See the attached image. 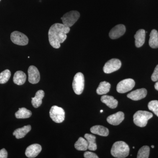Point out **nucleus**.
Here are the masks:
<instances>
[{
  "mask_svg": "<svg viewBox=\"0 0 158 158\" xmlns=\"http://www.w3.org/2000/svg\"><path fill=\"white\" fill-rule=\"evenodd\" d=\"M85 88V78L81 73H78L74 77L73 88L75 93L78 95L81 94Z\"/></svg>",
  "mask_w": 158,
  "mask_h": 158,
  "instance_id": "4",
  "label": "nucleus"
},
{
  "mask_svg": "<svg viewBox=\"0 0 158 158\" xmlns=\"http://www.w3.org/2000/svg\"><path fill=\"white\" fill-rule=\"evenodd\" d=\"M111 85L107 82H101L98 88L97 89L96 92L99 95L106 94L110 91Z\"/></svg>",
  "mask_w": 158,
  "mask_h": 158,
  "instance_id": "22",
  "label": "nucleus"
},
{
  "mask_svg": "<svg viewBox=\"0 0 158 158\" xmlns=\"http://www.w3.org/2000/svg\"><path fill=\"white\" fill-rule=\"evenodd\" d=\"M121 62L119 59H110L105 64L103 67L105 73H111L118 70L121 67Z\"/></svg>",
  "mask_w": 158,
  "mask_h": 158,
  "instance_id": "8",
  "label": "nucleus"
},
{
  "mask_svg": "<svg viewBox=\"0 0 158 158\" xmlns=\"http://www.w3.org/2000/svg\"><path fill=\"white\" fill-rule=\"evenodd\" d=\"M100 112H101V113H102V112H103V110H101V111H100Z\"/></svg>",
  "mask_w": 158,
  "mask_h": 158,
  "instance_id": "34",
  "label": "nucleus"
},
{
  "mask_svg": "<svg viewBox=\"0 0 158 158\" xmlns=\"http://www.w3.org/2000/svg\"><path fill=\"white\" fill-rule=\"evenodd\" d=\"M32 115V112L25 108H19L18 111L15 113V116L17 118H30Z\"/></svg>",
  "mask_w": 158,
  "mask_h": 158,
  "instance_id": "24",
  "label": "nucleus"
},
{
  "mask_svg": "<svg viewBox=\"0 0 158 158\" xmlns=\"http://www.w3.org/2000/svg\"><path fill=\"white\" fill-rule=\"evenodd\" d=\"M152 117V113L148 111L139 110L133 116L134 122L137 126L144 127L147 124L148 120Z\"/></svg>",
  "mask_w": 158,
  "mask_h": 158,
  "instance_id": "3",
  "label": "nucleus"
},
{
  "mask_svg": "<svg viewBox=\"0 0 158 158\" xmlns=\"http://www.w3.org/2000/svg\"><path fill=\"white\" fill-rule=\"evenodd\" d=\"M88 143L86 139L80 137L75 144V148L79 151H86L88 149Z\"/></svg>",
  "mask_w": 158,
  "mask_h": 158,
  "instance_id": "25",
  "label": "nucleus"
},
{
  "mask_svg": "<svg viewBox=\"0 0 158 158\" xmlns=\"http://www.w3.org/2000/svg\"><path fill=\"white\" fill-rule=\"evenodd\" d=\"M44 96V92L43 90H39L36 93L34 98H32V104L34 108H38L41 106L42 103V99Z\"/></svg>",
  "mask_w": 158,
  "mask_h": 158,
  "instance_id": "18",
  "label": "nucleus"
},
{
  "mask_svg": "<svg viewBox=\"0 0 158 158\" xmlns=\"http://www.w3.org/2000/svg\"><path fill=\"white\" fill-rule=\"evenodd\" d=\"M149 44L152 48H158V32L156 30H153L151 32Z\"/></svg>",
  "mask_w": 158,
  "mask_h": 158,
  "instance_id": "23",
  "label": "nucleus"
},
{
  "mask_svg": "<svg viewBox=\"0 0 158 158\" xmlns=\"http://www.w3.org/2000/svg\"><path fill=\"white\" fill-rule=\"evenodd\" d=\"M130 148L128 144L124 141H118L115 142L112 146L111 153L114 157L124 158L129 154Z\"/></svg>",
  "mask_w": 158,
  "mask_h": 158,
  "instance_id": "2",
  "label": "nucleus"
},
{
  "mask_svg": "<svg viewBox=\"0 0 158 158\" xmlns=\"http://www.w3.org/2000/svg\"><path fill=\"white\" fill-rule=\"evenodd\" d=\"M11 75V72L9 69H6L2 72L0 73V84H4L7 83L10 79Z\"/></svg>",
  "mask_w": 158,
  "mask_h": 158,
  "instance_id": "27",
  "label": "nucleus"
},
{
  "mask_svg": "<svg viewBox=\"0 0 158 158\" xmlns=\"http://www.w3.org/2000/svg\"><path fill=\"white\" fill-rule=\"evenodd\" d=\"M101 100L102 102L111 109H115L118 106V101L113 96L107 95H103L102 97Z\"/></svg>",
  "mask_w": 158,
  "mask_h": 158,
  "instance_id": "16",
  "label": "nucleus"
},
{
  "mask_svg": "<svg viewBox=\"0 0 158 158\" xmlns=\"http://www.w3.org/2000/svg\"><path fill=\"white\" fill-rule=\"evenodd\" d=\"M31 130V125L25 126L23 127L19 128L14 131L13 133V135L15 136L17 139H20L24 138Z\"/></svg>",
  "mask_w": 158,
  "mask_h": 158,
  "instance_id": "19",
  "label": "nucleus"
},
{
  "mask_svg": "<svg viewBox=\"0 0 158 158\" xmlns=\"http://www.w3.org/2000/svg\"><path fill=\"white\" fill-rule=\"evenodd\" d=\"M90 131L94 134L106 137L109 134L108 128L101 125H96L92 127L90 129Z\"/></svg>",
  "mask_w": 158,
  "mask_h": 158,
  "instance_id": "17",
  "label": "nucleus"
},
{
  "mask_svg": "<svg viewBox=\"0 0 158 158\" xmlns=\"http://www.w3.org/2000/svg\"><path fill=\"white\" fill-rule=\"evenodd\" d=\"M126 27L122 24L117 25L110 31L109 36L112 39H118L125 34Z\"/></svg>",
  "mask_w": 158,
  "mask_h": 158,
  "instance_id": "11",
  "label": "nucleus"
},
{
  "mask_svg": "<svg viewBox=\"0 0 158 158\" xmlns=\"http://www.w3.org/2000/svg\"><path fill=\"white\" fill-rule=\"evenodd\" d=\"M84 157L85 158H98V157L94 153L90 152H86L84 153Z\"/></svg>",
  "mask_w": 158,
  "mask_h": 158,
  "instance_id": "30",
  "label": "nucleus"
},
{
  "mask_svg": "<svg viewBox=\"0 0 158 158\" xmlns=\"http://www.w3.org/2000/svg\"><path fill=\"white\" fill-rule=\"evenodd\" d=\"M154 87L156 90L158 91V81H157Z\"/></svg>",
  "mask_w": 158,
  "mask_h": 158,
  "instance_id": "32",
  "label": "nucleus"
},
{
  "mask_svg": "<svg viewBox=\"0 0 158 158\" xmlns=\"http://www.w3.org/2000/svg\"><path fill=\"white\" fill-rule=\"evenodd\" d=\"M133 148H135V147H133Z\"/></svg>",
  "mask_w": 158,
  "mask_h": 158,
  "instance_id": "35",
  "label": "nucleus"
},
{
  "mask_svg": "<svg viewBox=\"0 0 158 158\" xmlns=\"http://www.w3.org/2000/svg\"><path fill=\"white\" fill-rule=\"evenodd\" d=\"M135 83L133 79H125L118 83L116 90L118 93H125L131 90L135 87Z\"/></svg>",
  "mask_w": 158,
  "mask_h": 158,
  "instance_id": "7",
  "label": "nucleus"
},
{
  "mask_svg": "<svg viewBox=\"0 0 158 158\" xmlns=\"http://www.w3.org/2000/svg\"><path fill=\"white\" fill-rule=\"evenodd\" d=\"M0 1H1V0H0Z\"/></svg>",
  "mask_w": 158,
  "mask_h": 158,
  "instance_id": "36",
  "label": "nucleus"
},
{
  "mask_svg": "<svg viewBox=\"0 0 158 158\" xmlns=\"http://www.w3.org/2000/svg\"><path fill=\"white\" fill-rule=\"evenodd\" d=\"M28 81L32 84H36L39 82L40 74L37 67L34 65H31L28 70Z\"/></svg>",
  "mask_w": 158,
  "mask_h": 158,
  "instance_id": "10",
  "label": "nucleus"
},
{
  "mask_svg": "<svg viewBox=\"0 0 158 158\" xmlns=\"http://www.w3.org/2000/svg\"><path fill=\"white\" fill-rule=\"evenodd\" d=\"M151 147L152 148H154V145H152Z\"/></svg>",
  "mask_w": 158,
  "mask_h": 158,
  "instance_id": "33",
  "label": "nucleus"
},
{
  "mask_svg": "<svg viewBox=\"0 0 158 158\" xmlns=\"http://www.w3.org/2000/svg\"><path fill=\"white\" fill-rule=\"evenodd\" d=\"M150 148L148 146H143L138 151V158H148L149 157Z\"/></svg>",
  "mask_w": 158,
  "mask_h": 158,
  "instance_id": "26",
  "label": "nucleus"
},
{
  "mask_svg": "<svg viewBox=\"0 0 158 158\" xmlns=\"http://www.w3.org/2000/svg\"><path fill=\"white\" fill-rule=\"evenodd\" d=\"M147 94V91L145 88L137 89L128 94L127 97L134 101H138L144 98Z\"/></svg>",
  "mask_w": 158,
  "mask_h": 158,
  "instance_id": "14",
  "label": "nucleus"
},
{
  "mask_svg": "<svg viewBox=\"0 0 158 158\" xmlns=\"http://www.w3.org/2000/svg\"><path fill=\"white\" fill-rule=\"evenodd\" d=\"M85 138L88 143V149L90 151H95L97 148L95 139L96 137L91 134H86L85 135Z\"/></svg>",
  "mask_w": 158,
  "mask_h": 158,
  "instance_id": "21",
  "label": "nucleus"
},
{
  "mask_svg": "<svg viewBox=\"0 0 158 158\" xmlns=\"http://www.w3.org/2000/svg\"><path fill=\"white\" fill-rule=\"evenodd\" d=\"M8 157V152L5 148L0 150V158H7Z\"/></svg>",
  "mask_w": 158,
  "mask_h": 158,
  "instance_id": "31",
  "label": "nucleus"
},
{
  "mask_svg": "<svg viewBox=\"0 0 158 158\" xmlns=\"http://www.w3.org/2000/svg\"><path fill=\"white\" fill-rule=\"evenodd\" d=\"M49 114L53 121L56 123H61L65 119V111L62 108L57 106H54L52 107Z\"/></svg>",
  "mask_w": 158,
  "mask_h": 158,
  "instance_id": "5",
  "label": "nucleus"
},
{
  "mask_svg": "<svg viewBox=\"0 0 158 158\" xmlns=\"http://www.w3.org/2000/svg\"><path fill=\"white\" fill-rule=\"evenodd\" d=\"M152 80L154 82L157 81H158V65L156 66L153 73L151 77Z\"/></svg>",
  "mask_w": 158,
  "mask_h": 158,
  "instance_id": "29",
  "label": "nucleus"
},
{
  "mask_svg": "<svg viewBox=\"0 0 158 158\" xmlns=\"http://www.w3.org/2000/svg\"><path fill=\"white\" fill-rule=\"evenodd\" d=\"M148 108L158 117V101L153 100L150 102L148 104Z\"/></svg>",
  "mask_w": 158,
  "mask_h": 158,
  "instance_id": "28",
  "label": "nucleus"
},
{
  "mask_svg": "<svg viewBox=\"0 0 158 158\" xmlns=\"http://www.w3.org/2000/svg\"><path fill=\"white\" fill-rule=\"evenodd\" d=\"M27 76L22 71H18L15 73L13 77V82L18 85H22L25 83Z\"/></svg>",
  "mask_w": 158,
  "mask_h": 158,
  "instance_id": "20",
  "label": "nucleus"
},
{
  "mask_svg": "<svg viewBox=\"0 0 158 158\" xmlns=\"http://www.w3.org/2000/svg\"><path fill=\"white\" fill-rule=\"evenodd\" d=\"M80 14L78 11H72L64 15L61 18L62 23L66 27H70L73 26L80 18Z\"/></svg>",
  "mask_w": 158,
  "mask_h": 158,
  "instance_id": "6",
  "label": "nucleus"
},
{
  "mask_svg": "<svg viewBox=\"0 0 158 158\" xmlns=\"http://www.w3.org/2000/svg\"><path fill=\"white\" fill-rule=\"evenodd\" d=\"M145 33L146 32L143 29H140L136 32L134 36L135 39V44L136 47H141L144 44L145 42Z\"/></svg>",
  "mask_w": 158,
  "mask_h": 158,
  "instance_id": "15",
  "label": "nucleus"
},
{
  "mask_svg": "<svg viewBox=\"0 0 158 158\" xmlns=\"http://www.w3.org/2000/svg\"><path fill=\"white\" fill-rule=\"evenodd\" d=\"M70 31V27L63 23L54 24L48 31L49 41L51 46L55 48H59L60 44L64 42L67 38V34Z\"/></svg>",
  "mask_w": 158,
  "mask_h": 158,
  "instance_id": "1",
  "label": "nucleus"
},
{
  "mask_svg": "<svg viewBox=\"0 0 158 158\" xmlns=\"http://www.w3.org/2000/svg\"><path fill=\"white\" fill-rule=\"evenodd\" d=\"M42 147L38 144H34L30 145L26 149L25 155L27 157H36L41 151Z\"/></svg>",
  "mask_w": 158,
  "mask_h": 158,
  "instance_id": "12",
  "label": "nucleus"
},
{
  "mask_svg": "<svg viewBox=\"0 0 158 158\" xmlns=\"http://www.w3.org/2000/svg\"><path fill=\"white\" fill-rule=\"evenodd\" d=\"M124 119V113L122 112H118L108 116L107 118V121L110 124L117 126L120 124Z\"/></svg>",
  "mask_w": 158,
  "mask_h": 158,
  "instance_id": "13",
  "label": "nucleus"
},
{
  "mask_svg": "<svg viewBox=\"0 0 158 158\" xmlns=\"http://www.w3.org/2000/svg\"><path fill=\"white\" fill-rule=\"evenodd\" d=\"M11 40L15 44L21 46L27 45L29 41L27 37L19 31H14L11 33Z\"/></svg>",
  "mask_w": 158,
  "mask_h": 158,
  "instance_id": "9",
  "label": "nucleus"
}]
</instances>
